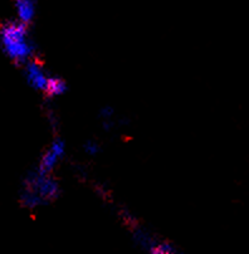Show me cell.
Returning a JSON list of instances; mask_svg holds the SVG:
<instances>
[{
	"label": "cell",
	"instance_id": "1",
	"mask_svg": "<svg viewBox=\"0 0 249 254\" xmlns=\"http://www.w3.org/2000/svg\"><path fill=\"white\" fill-rule=\"evenodd\" d=\"M0 44L6 56L16 64L27 63L34 52L28 24L18 19L0 23Z\"/></svg>",
	"mask_w": 249,
	"mask_h": 254
},
{
	"label": "cell",
	"instance_id": "2",
	"mask_svg": "<svg viewBox=\"0 0 249 254\" xmlns=\"http://www.w3.org/2000/svg\"><path fill=\"white\" fill-rule=\"evenodd\" d=\"M64 152V143L61 140H56L55 142L52 143V146L49 147L48 151L43 155L39 164L38 173L43 176H48V174L53 170L56 164L58 162L60 157L62 156Z\"/></svg>",
	"mask_w": 249,
	"mask_h": 254
},
{
	"label": "cell",
	"instance_id": "3",
	"mask_svg": "<svg viewBox=\"0 0 249 254\" xmlns=\"http://www.w3.org/2000/svg\"><path fill=\"white\" fill-rule=\"evenodd\" d=\"M25 77L28 79V83L35 89H41L44 91L47 86L48 77L42 69L41 64L37 61H29L25 65Z\"/></svg>",
	"mask_w": 249,
	"mask_h": 254
},
{
	"label": "cell",
	"instance_id": "4",
	"mask_svg": "<svg viewBox=\"0 0 249 254\" xmlns=\"http://www.w3.org/2000/svg\"><path fill=\"white\" fill-rule=\"evenodd\" d=\"M18 20L29 24L37 14V0H14Z\"/></svg>",
	"mask_w": 249,
	"mask_h": 254
},
{
	"label": "cell",
	"instance_id": "5",
	"mask_svg": "<svg viewBox=\"0 0 249 254\" xmlns=\"http://www.w3.org/2000/svg\"><path fill=\"white\" fill-rule=\"evenodd\" d=\"M65 89H67V84L63 79L57 78V77H48L44 92L48 97H57V96L64 93Z\"/></svg>",
	"mask_w": 249,
	"mask_h": 254
}]
</instances>
